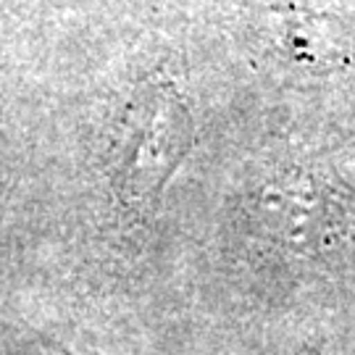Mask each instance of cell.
Here are the masks:
<instances>
[{
    "mask_svg": "<svg viewBox=\"0 0 355 355\" xmlns=\"http://www.w3.org/2000/svg\"><path fill=\"white\" fill-rule=\"evenodd\" d=\"M263 216L268 227L297 250H313L327 240L329 208L316 182L303 171H287L271 182L263 198Z\"/></svg>",
    "mask_w": 355,
    "mask_h": 355,
    "instance_id": "1",
    "label": "cell"
}]
</instances>
